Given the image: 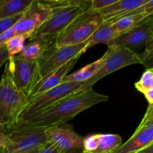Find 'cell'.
<instances>
[{"mask_svg":"<svg viewBox=\"0 0 153 153\" xmlns=\"http://www.w3.org/2000/svg\"><path fill=\"white\" fill-rule=\"evenodd\" d=\"M29 43L25 45L22 50L16 56L28 61H40L46 52L55 44V40L39 35H34L29 38Z\"/></svg>","mask_w":153,"mask_h":153,"instance_id":"cell-15","label":"cell"},{"mask_svg":"<svg viewBox=\"0 0 153 153\" xmlns=\"http://www.w3.org/2000/svg\"><path fill=\"white\" fill-rule=\"evenodd\" d=\"M140 55L142 61V64L146 70L153 69V52L148 53H141Z\"/></svg>","mask_w":153,"mask_h":153,"instance_id":"cell-28","label":"cell"},{"mask_svg":"<svg viewBox=\"0 0 153 153\" xmlns=\"http://www.w3.org/2000/svg\"><path fill=\"white\" fill-rule=\"evenodd\" d=\"M39 153H63L58 148L50 143H47L43 146Z\"/></svg>","mask_w":153,"mask_h":153,"instance_id":"cell-30","label":"cell"},{"mask_svg":"<svg viewBox=\"0 0 153 153\" xmlns=\"http://www.w3.org/2000/svg\"><path fill=\"white\" fill-rule=\"evenodd\" d=\"M27 38L22 34H17L9 39L5 43V47L9 54L10 58L18 55L25 46V42Z\"/></svg>","mask_w":153,"mask_h":153,"instance_id":"cell-22","label":"cell"},{"mask_svg":"<svg viewBox=\"0 0 153 153\" xmlns=\"http://www.w3.org/2000/svg\"><path fill=\"white\" fill-rule=\"evenodd\" d=\"M103 56L105 58V63L101 70L94 77L85 82V87L88 90L93 88L94 84L111 73L133 64H142L139 54L121 46H108L107 51Z\"/></svg>","mask_w":153,"mask_h":153,"instance_id":"cell-7","label":"cell"},{"mask_svg":"<svg viewBox=\"0 0 153 153\" xmlns=\"http://www.w3.org/2000/svg\"><path fill=\"white\" fill-rule=\"evenodd\" d=\"M46 128L31 126L14 127L7 133L4 153H26L42 147L48 143Z\"/></svg>","mask_w":153,"mask_h":153,"instance_id":"cell-6","label":"cell"},{"mask_svg":"<svg viewBox=\"0 0 153 153\" xmlns=\"http://www.w3.org/2000/svg\"><path fill=\"white\" fill-rule=\"evenodd\" d=\"M22 14L10 16V17L1 18L0 19V34L7 31L9 28H12L17 22V21L20 19Z\"/></svg>","mask_w":153,"mask_h":153,"instance_id":"cell-24","label":"cell"},{"mask_svg":"<svg viewBox=\"0 0 153 153\" xmlns=\"http://www.w3.org/2000/svg\"><path fill=\"white\" fill-rule=\"evenodd\" d=\"M149 125H153V104H149L147 110H146L141 122L139 124L138 127Z\"/></svg>","mask_w":153,"mask_h":153,"instance_id":"cell-26","label":"cell"},{"mask_svg":"<svg viewBox=\"0 0 153 153\" xmlns=\"http://www.w3.org/2000/svg\"><path fill=\"white\" fill-rule=\"evenodd\" d=\"M40 149H41V147L37 148V149H34V150H31V151H30V152H26V153H39V152H40Z\"/></svg>","mask_w":153,"mask_h":153,"instance_id":"cell-37","label":"cell"},{"mask_svg":"<svg viewBox=\"0 0 153 153\" xmlns=\"http://www.w3.org/2000/svg\"><path fill=\"white\" fill-rule=\"evenodd\" d=\"M153 52V31L148 38L147 42L145 46V49L143 52V53H148V52Z\"/></svg>","mask_w":153,"mask_h":153,"instance_id":"cell-32","label":"cell"},{"mask_svg":"<svg viewBox=\"0 0 153 153\" xmlns=\"http://www.w3.org/2000/svg\"><path fill=\"white\" fill-rule=\"evenodd\" d=\"M52 14V4L34 1L13 25L16 35L22 34L31 38Z\"/></svg>","mask_w":153,"mask_h":153,"instance_id":"cell-8","label":"cell"},{"mask_svg":"<svg viewBox=\"0 0 153 153\" xmlns=\"http://www.w3.org/2000/svg\"><path fill=\"white\" fill-rule=\"evenodd\" d=\"M84 2L86 1L68 0L52 5V16L37 30L34 35L55 40L76 17L89 8Z\"/></svg>","mask_w":153,"mask_h":153,"instance_id":"cell-4","label":"cell"},{"mask_svg":"<svg viewBox=\"0 0 153 153\" xmlns=\"http://www.w3.org/2000/svg\"><path fill=\"white\" fill-rule=\"evenodd\" d=\"M12 78L16 88L26 94L30 95L33 88L40 79L38 61H28L21 59L15 55L9 58Z\"/></svg>","mask_w":153,"mask_h":153,"instance_id":"cell-9","label":"cell"},{"mask_svg":"<svg viewBox=\"0 0 153 153\" xmlns=\"http://www.w3.org/2000/svg\"><path fill=\"white\" fill-rule=\"evenodd\" d=\"M36 0H0V19L23 13Z\"/></svg>","mask_w":153,"mask_h":153,"instance_id":"cell-19","label":"cell"},{"mask_svg":"<svg viewBox=\"0 0 153 153\" xmlns=\"http://www.w3.org/2000/svg\"><path fill=\"white\" fill-rule=\"evenodd\" d=\"M149 70H152V71L153 72V69H149Z\"/></svg>","mask_w":153,"mask_h":153,"instance_id":"cell-41","label":"cell"},{"mask_svg":"<svg viewBox=\"0 0 153 153\" xmlns=\"http://www.w3.org/2000/svg\"><path fill=\"white\" fill-rule=\"evenodd\" d=\"M109 100L106 95L96 92L93 88L69 96L57 102L22 126L49 128L65 123L81 112Z\"/></svg>","mask_w":153,"mask_h":153,"instance_id":"cell-1","label":"cell"},{"mask_svg":"<svg viewBox=\"0 0 153 153\" xmlns=\"http://www.w3.org/2000/svg\"><path fill=\"white\" fill-rule=\"evenodd\" d=\"M149 16L150 15L146 13H137L127 15L114 22L112 23V26L118 36L132 29Z\"/></svg>","mask_w":153,"mask_h":153,"instance_id":"cell-20","label":"cell"},{"mask_svg":"<svg viewBox=\"0 0 153 153\" xmlns=\"http://www.w3.org/2000/svg\"><path fill=\"white\" fill-rule=\"evenodd\" d=\"M153 31V14L126 32L117 36L108 46H117L129 49L136 52L142 46H146L148 38Z\"/></svg>","mask_w":153,"mask_h":153,"instance_id":"cell-12","label":"cell"},{"mask_svg":"<svg viewBox=\"0 0 153 153\" xmlns=\"http://www.w3.org/2000/svg\"><path fill=\"white\" fill-rule=\"evenodd\" d=\"M48 143L56 146L63 153L83 152V137L73 129L70 124L63 123L45 130Z\"/></svg>","mask_w":153,"mask_h":153,"instance_id":"cell-11","label":"cell"},{"mask_svg":"<svg viewBox=\"0 0 153 153\" xmlns=\"http://www.w3.org/2000/svg\"><path fill=\"white\" fill-rule=\"evenodd\" d=\"M105 63L104 56L100 59L88 64L80 70L70 75H67L63 80L64 82H75V83H83L94 77L103 67Z\"/></svg>","mask_w":153,"mask_h":153,"instance_id":"cell-17","label":"cell"},{"mask_svg":"<svg viewBox=\"0 0 153 153\" xmlns=\"http://www.w3.org/2000/svg\"><path fill=\"white\" fill-rule=\"evenodd\" d=\"M0 153H4V147H0Z\"/></svg>","mask_w":153,"mask_h":153,"instance_id":"cell-39","label":"cell"},{"mask_svg":"<svg viewBox=\"0 0 153 153\" xmlns=\"http://www.w3.org/2000/svg\"><path fill=\"white\" fill-rule=\"evenodd\" d=\"M147 1L148 0H120L97 11L102 15L103 21H108L113 23L122 16L142 7Z\"/></svg>","mask_w":153,"mask_h":153,"instance_id":"cell-16","label":"cell"},{"mask_svg":"<svg viewBox=\"0 0 153 153\" xmlns=\"http://www.w3.org/2000/svg\"><path fill=\"white\" fill-rule=\"evenodd\" d=\"M143 94L147 101L149 102V104H153V89L146 91Z\"/></svg>","mask_w":153,"mask_h":153,"instance_id":"cell-33","label":"cell"},{"mask_svg":"<svg viewBox=\"0 0 153 153\" xmlns=\"http://www.w3.org/2000/svg\"><path fill=\"white\" fill-rule=\"evenodd\" d=\"M79 58V56L73 58L60 68L40 78V80L37 82L34 88H33L30 95L28 96V100H31V99L40 95L43 93L46 92L47 91H49V90L61 85L66 76H67L68 72L73 68Z\"/></svg>","mask_w":153,"mask_h":153,"instance_id":"cell-13","label":"cell"},{"mask_svg":"<svg viewBox=\"0 0 153 153\" xmlns=\"http://www.w3.org/2000/svg\"><path fill=\"white\" fill-rule=\"evenodd\" d=\"M146 13L149 15L153 14V0H148L147 2H146L145 4H143L142 7H139L138 9L131 12V13H128L127 15L134 14V13ZM127 15H126V16H127Z\"/></svg>","mask_w":153,"mask_h":153,"instance_id":"cell-29","label":"cell"},{"mask_svg":"<svg viewBox=\"0 0 153 153\" xmlns=\"http://www.w3.org/2000/svg\"><path fill=\"white\" fill-rule=\"evenodd\" d=\"M6 134H7V133L5 132V128L3 126H0V137H4V135H6Z\"/></svg>","mask_w":153,"mask_h":153,"instance_id":"cell-35","label":"cell"},{"mask_svg":"<svg viewBox=\"0 0 153 153\" xmlns=\"http://www.w3.org/2000/svg\"><path fill=\"white\" fill-rule=\"evenodd\" d=\"M134 87L142 94L153 89V72L152 70H146L143 73L140 80L134 84Z\"/></svg>","mask_w":153,"mask_h":153,"instance_id":"cell-23","label":"cell"},{"mask_svg":"<svg viewBox=\"0 0 153 153\" xmlns=\"http://www.w3.org/2000/svg\"><path fill=\"white\" fill-rule=\"evenodd\" d=\"M88 49V42L80 44L55 47L49 49L45 56L39 61L40 77L60 68L76 57H80Z\"/></svg>","mask_w":153,"mask_h":153,"instance_id":"cell-10","label":"cell"},{"mask_svg":"<svg viewBox=\"0 0 153 153\" xmlns=\"http://www.w3.org/2000/svg\"><path fill=\"white\" fill-rule=\"evenodd\" d=\"M153 142V125L137 127L126 143L112 153H137Z\"/></svg>","mask_w":153,"mask_h":153,"instance_id":"cell-14","label":"cell"},{"mask_svg":"<svg viewBox=\"0 0 153 153\" xmlns=\"http://www.w3.org/2000/svg\"><path fill=\"white\" fill-rule=\"evenodd\" d=\"M137 153H153V142Z\"/></svg>","mask_w":153,"mask_h":153,"instance_id":"cell-34","label":"cell"},{"mask_svg":"<svg viewBox=\"0 0 153 153\" xmlns=\"http://www.w3.org/2000/svg\"><path fill=\"white\" fill-rule=\"evenodd\" d=\"M77 153H87V152H77Z\"/></svg>","mask_w":153,"mask_h":153,"instance_id":"cell-40","label":"cell"},{"mask_svg":"<svg viewBox=\"0 0 153 153\" xmlns=\"http://www.w3.org/2000/svg\"><path fill=\"white\" fill-rule=\"evenodd\" d=\"M117 36V34L114 29L111 22L103 21L87 40L88 49L100 43L106 44L108 46V43Z\"/></svg>","mask_w":153,"mask_h":153,"instance_id":"cell-18","label":"cell"},{"mask_svg":"<svg viewBox=\"0 0 153 153\" xmlns=\"http://www.w3.org/2000/svg\"><path fill=\"white\" fill-rule=\"evenodd\" d=\"M120 0H92L89 8L91 10H99L102 8L110 6Z\"/></svg>","mask_w":153,"mask_h":153,"instance_id":"cell-25","label":"cell"},{"mask_svg":"<svg viewBox=\"0 0 153 153\" xmlns=\"http://www.w3.org/2000/svg\"><path fill=\"white\" fill-rule=\"evenodd\" d=\"M28 101V96L15 85L7 61L0 80V126L5 131L14 128L19 114Z\"/></svg>","mask_w":153,"mask_h":153,"instance_id":"cell-2","label":"cell"},{"mask_svg":"<svg viewBox=\"0 0 153 153\" xmlns=\"http://www.w3.org/2000/svg\"><path fill=\"white\" fill-rule=\"evenodd\" d=\"M97 148L95 153H112L123 144L119 134H97Z\"/></svg>","mask_w":153,"mask_h":153,"instance_id":"cell-21","label":"cell"},{"mask_svg":"<svg viewBox=\"0 0 153 153\" xmlns=\"http://www.w3.org/2000/svg\"><path fill=\"white\" fill-rule=\"evenodd\" d=\"M15 35H16V33L13 26L0 34V48L5 46V43H7V40Z\"/></svg>","mask_w":153,"mask_h":153,"instance_id":"cell-27","label":"cell"},{"mask_svg":"<svg viewBox=\"0 0 153 153\" xmlns=\"http://www.w3.org/2000/svg\"><path fill=\"white\" fill-rule=\"evenodd\" d=\"M9 58H10V56L5 46L0 48V67L6 62H7Z\"/></svg>","mask_w":153,"mask_h":153,"instance_id":"cell-31","label":"cell"},{"mask_svg":"<svg viewBox=\"0 0 153 153\" xmlns=\"http://www.w3.org/2000/svg\"><path fill=\"white\" fill-rule=\"evenodd\" d=\"M85 82L75 83V82H64L58 86L43 93L40 95L28 100L21 111L18 117L16 126H19L41 113L46 108L52 106L57 102L78 93L87 91Z\"/></svg>","mask_w":153,"mask_h":153,"instance_id":"cell-3","label":"cell"},{"mask_svg":"<svg viewBox=\"0 0 153 153\" xmlns=\"http://www.w3.org/2000/svg\"><path fill=\"white\" fill-rule=\"evenodd\" d=\"M72 1H91H91H92V0H72Z\"/></svg>","mask_w":153,"mask_h":153,"instance_id":"cell-38","label":"cell"},{"mask_svg":"<svg viewBox=\"0 0 153 153\" xmlns=\"http://www.w3.org/2000/svg\"><path fill=\"white\" fill-rule=\"evenodd\" d=\"M102 22V16L100 12L88 9L57 37L55 46L62 47L85 43Z\"/></svg>","mask_w":153,"mask_h":153,"instance_id":"cell-5","label":"cell"},{"mask_svg":"<svg viewBox=\"0 0 153 153\" xmlns=\"http://www.w3.org/2000/svg\"><path fill=\"white\" fill-rule=\"evenodd\" d=\"M45 1H50V2H53V3H55V4H58V3L64 2V1H68V0H45Z\"/></svg>","mask_w":153,"mask_h":153,"instance_id":"cell-36","label":"cell"}]
</instances>
